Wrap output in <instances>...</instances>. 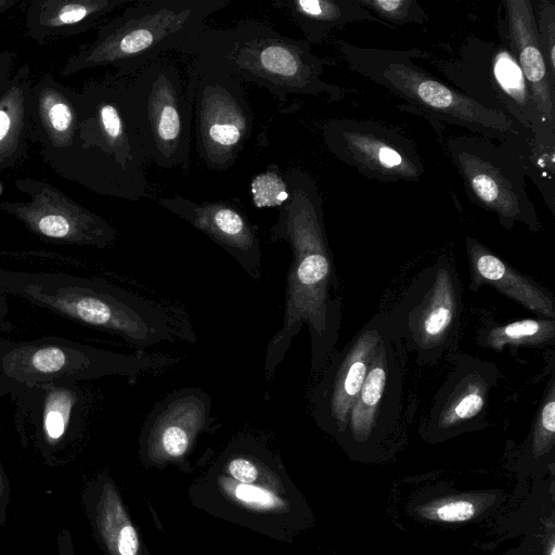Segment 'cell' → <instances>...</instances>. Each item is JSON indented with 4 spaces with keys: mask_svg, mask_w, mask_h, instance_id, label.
I'll use <instances>...</instances> for the list:
<instances>
[{
    "mask_svg": "<svg viewBox=\"0 0 555 555\" xmlns=\"http://www.w3.org/2000/svg\"><path fill=\"white\" fill-rule=\"evenodd\" d=\"M188 75L197 154L208 169L225 171L253 134L246 93L240 80L196 56L188 63Z\"/></svg>",
    "mask_w": 555,
    "mask_h": 555,
    "instance_id": "cell-6",
    "label": "cell"
},
{
    "mask_svg": "<svg viewBox=\"0 0 555 555\" xmlns=\"http://www.w3.org/2000/svg\"><path fill=\"white\" fill-rule=\"evenodd\" d=\"M156 203L182 218L222 247L254 279L261 268L260 241L240 208L224 201L194 202L176 194Z\"/></svg>",
    "mask_w": 555,
    "mask_h": 555,
    "instance_id": "cell-11",
    "label": "cell"
},
{
    "mask_svg": "<svg viewBox=\"0 0 555 555\" xmlns=\"http://www.w3.org/2000/svg\"><path fill=\"white\" fill-rule=\"evenodd\" d=\"M491 74L505 105L526 129L535 134L541 146L553 143L554 128L540 115L529 85L512 52L496 50L491 61Z\"/></svg>",
    "mask_w": 555,
    "mask_h": 555,
    "instance_id": "cell-16",
    "label": "cell"
},
{
    "mask_svg": "<svg viewBox=\"0 0 555 555\" xmlns=\"http://www.w3.org/2000/svg\"><path fill=\"white\" fill-rule=\"evenodd\" d=\"M211 408L209 395L199 387L168 393L152 408L142 428L150 452L171 459L183 456L211 422Z\"/></svg>",
    "mask_w": 555,
    "mask_h": 555,
    "instance_id": "cell-13",
    "label": "cell"
},
{
    "mask_svg": "<svg viewBox=\"0 0 555 555\" xmlns=\"http://www.w3.org/2000/svg\"><path fill=\"white\" fill-rule=\"evenodd\" d=\"M231 0H143L108 24L90 60L122 72L140 70L169 51H179L207 28L210 15Z\"/></svg>",
    "mask_w": 555,
    "mask_h": 555,
    "instance_id": "cell-5",
    "label": "cell"
},
{
    "mask_svg": "<svg viewBox=\"0 0 555 555\" xmlns=\"http://www.w3.org/2000/svg\"><path fill=\"white\" fill-rule=\"evenodd\" d=\"M367 9L374 11L379 17L396 25L409 22L423 23L426 15L413 0H358Z\"/></svg>",
    "mask_w": 555,
    "mask_h": 555,
    "instance_id": "cell-23",
    "label": "cell"
},
{
    "mask_svg": "<svg viewBox=\"0 0 555 555\" xmlns=\"http://www.w3.org/2000/svg\"><path fill=\"white\" fill-rule=\"evenodd\" d=\"M11 500V486L0 457V529L5 525L7 511Z\"/></svg>",
    "mask_w": 555,
    "mask_h": 555,
    "instance_id": "cell-32",
    "label": "cell"
},
{
    "mask_svg": "<svg viewBox=\"0 0 555 555\" xmlns=\"http://www.w3.org/2000/svg\"><path fill=\"white\" fill-rule=\"evenodd\" d=\"M374 360L373 365L372 358V366L367 371L363 386L348 416L353 433L360 436H365L370 431L376 408L386 387L387 370L384 354L376 353Z\"/></svg>",
    "mask_w": 555,
    "mask_h": 555,
    "instance_id": "cell-19",
    "label": "cell"
},
{
    "mask_svg": "<svg viewBox=\"0 0 555 555\" xmlns=\"http://www.w3.org/2000/svg\"><path fill=\"white\" fill-rule=\"evenodd\" d=\"M454 313L453 298L444 278L438 281L436 291L420 320L421 334L426 343L440 339L449 328Z\"/></svg>",
    "mask_w": 555,
    "mask_h": 555,
    "instance_id": "cell-21",
    "label": "cell"
},
{
    "mask_svg": "<svg viewBox=\"0 0 555 555\" xmlns=\"http://www.w3.org/2000/svg\"><path fill=\"white\" fill-rule=\"evenodd\" d=\"M288 198L279 207L270 228L273 242H286L292 261L285 289L281 328L264 354L267 380L274 375L294 337L307 325L311 337L313 371L323 364L334 336V302L330 298L332 260L323 223L322 198L314 180L305 171L283 173Z\"/></svg>",
    "mask_w": 555,
    "mask_h": 555,
    "instance_id": "cell-1",
    "label": "cell"
},
{
    "mask_svg": "<svg viewBox=\"0 0 555 555\" xmlns=\"http://www.w3.org/2000/svg\"><path fill=\"white\" fill-rule=\"evenodd\" d=\"M324 140L338 158L382 180H415L422 171L416 157L386 131L332 121L324 128Z\"/></svg>",
    "mask_w": 555,
    "mask_h": 555,
    "instance_id": "cell-12",
    "label": "cell"
},
{
    "mask_svg": "<svg viewBox=\"0 0 555 555\" xmlns=\"http://www.w3.org/2000/svg\"><path fill=\"white\" fill-rule=\"evenodd\" d=\"M235 496L240 501L260 509H272L282 504L281 500L267 489L245 483L235 488Z\"/></svg>",
    "mask_w": 555,
    "mask_h": 555,
    "instance_id": "cell-28",
    "label": "cell"
},
{
    "mask_svg": "<svg viewBox=\"0 0 555 555\" xmlns=\"http://www.w3.org/2000/svg\"><path fill=\"white\" fill-rule=\"evenodd\" d=\"M485 403L482 391L477 387H469L455 401L452 408L447 411L444 423L450 425L460 421L476 416Z\"/></svg>",
    "mask_w": 555,
    "mask_h": 555,
    "instance_id": "cell-26",
    "label": "cell"
},
{
    "mask_svg": "<svg viewBox=\"0 0 555 555\" xmlns=\"http://www.w3.org/2000/svg\"><path fill=\"white\" fill-rule=\"evenodd\" d=\"M254 205L262 207H280L288 198L287 184L275 169H268L256 176L251 182Z\"/></svg>",
    "mask_w": 555,
    "mask_h": 555,
    "instance_id": "cell-22",
    "label": "cell"
},
{
    "mask_svg": "<svg viewBox=\"0 0 555 555\" xmlns=\"http://www.w3.org/2000/svg\"><path fill=\"white\" fill-rule=\"evenodd\" d=\"M48 117L51 126L56 131L67 130L72 122L70 109L65 103L62 102L55 103L50 107Z\"/></svg>",
    "mask_w": 555,
    "mask_h": 555,
    "instance_id": "cell-31",
    "label": "cell"
},
{
    "mask_svg": "<svg viewBox=\"0 0 555 555\" xmlns=\"http://www.w3.org/2000/svg\"><path fill=\"white\" fill-rule=\"evenodd\" d=\"M0 289L81 325L117 335L142 349L164 341L196 343L188 317L178 308L102 279L0 269Z\"/></svg>",
    "mask_w": 555,
    "mask_h": 555,
    "instance_id": "cell-2",
    "label": "cell"
},
{
    "mask_svg": "<svg viewBox=\"0 0 555 555\" xmlns=\"http://www.w3.org/2000/svg\"><path fill=\"white\" fill-rule=\"evenodd\" d=\"M139 539L135 529L126 521L118 534L113 555H137Z\"/></svg>",
    "mask_w": 555,
    "mask_h": 555,
    "instance_id": "cell-30",
    "label": "cell"
},
{
    "mask_svg": "<svg viewBox=\"0 0 555 555\" xmlns=\"http://www.w3.org/2000/svg\"><path fill=\"white\" fill-rule=\"evenodd\" d=\"M272 4L286 12L301 29L306 41L320 43L327 34L359 20H374L358 1L276 0Z\"/></svg>",
    "mask_w": 555,
    "mask_h": 555,
    "instance_id": "cell-17",
    "label": "cell"
},
{
    "mask_svg": "<svg viewBox=\"0 0 555 555\" xmlns=\"http://www.w3.org/2000/svg\"><path fill=\"white\" fill-rule=\"evenodd\" d=\"M24 448L33 442L49 465L62 464L81 437L90 399L79 383H42L7 395Z\"/></svg>",
    "mask_w": 555,
    "mask_h": 555,
    "instance_id": "cell-8",
    "label": "cell"
},
{
    "mask_svg": "<svg viewBox=\"0 0 555 555\" xmlns=\"http://www.w3.org/2000/svg\"><path fill=\"white\" fill-rule=\"evenodd\" d=\"M227 468L232 478L241 483L251 485L258 478L257 465L246 456L230 459Z\"/></svg>",
    "mask_w": 555,
    "mask_h": 555,
    "instance_id": "cell-29",
    "label": "cell"
},
{
    "mask_svg": "<svg viewBox=\"0 0 555 555\" xmlns=\"http://www.w3.org/2000/svg\"><path fill=\"white\" fill-rule=\"evenodd\" d=\"M535 24L547 72L555 85V8L552 2H541Z\"/></svg>",
    "mask_w": 555,
    "mask_h": 555,
    "instance_id": "cell-24",
    "label": "cell"
},
{
    "mask_svg": "<svg viewBox=\"0 0 555 555\" xmlns=\"http://www.w3.org/2000/svg\"><path fill=\"white\" fill-rule=\"evenodd\" d=\"M180 52L264 88L280 101L292 94L338 95L335 86L322 80L324 60L310 44L266 23L245 20L227 28H206Z\"/></svg>",
    "mask_w": 555,
    "mask_h": 555,
    "instance_id": "cell-3",
    "label": "cell"
},
{
    "mask_svg": "<svg viewBox=\"0 0 555 555\" xmlns=\"http://www.w3.org/2000/svg\"><path fill=\"white\" fill-rule=\"evenodd\" d=\"M56 544L59 555H75L73 538L68 529L65 528L59 532Z\"/></svg>",
    "mask_w": 555,
    "mask_h": 555,
    "instance_id": "cell-33",
    "label": "cell"
},
{
    "mask_svg": "<svg viewBox=\"0 0 555 555\" xmlns=\"http://www.w3.org/2000/svg\"><path fill=\"white\" fill-rule=\"evenodd\" d=\"M10 128V118L9 116L0 111V140L8 133Z\"/></svg>",
    "mask_w": 555,
    "mask_h": 555,
    "instance_id": "cell-35",
    "label": "cell"
},
{
    "mask_svg": "<svg viewBox=\"0 0 555 555\" xmlns=\"http://www.w3.org/2000/svg\"><path fill=\"white\" fill-rule=\"evenodd\" d=\"M374 77L398 96L444 121L467 127L489 139H513L519 134L505 114L453 90L409 61H383L382 69Z\"/></svg>",
    "mask_w": 555,
    "mask_h": 555,
    "instance_id": "cell-10",
    "label": "cell"
},
{
    "mask_svg": "<svg viewBox=\"0 0 555 555\" xmlns=\"http://www.w3.org/2000/svg\"><path fill=\"white\" fill-rule=\"evenodd\" d=\"M554 336V322L540 320H520L495 327L487 336V345L501 349L513 344H539Z\"/></svg>",
    "mask_w": 555,
    "mask_h": 555,
    "instance_id": "cell-20",
    "label": "cell"
},
{
    "mask_svg": "<svg viewBox=\"0 0 555 555\" xmlns=\"http://www.w3.org/2000/svg\"><path fill=\"white\" fill-rule=\"evenodd\" d=\"M177 362L163 353L126 354L64 337L0 340V396L42 383H80L108 376L138 377Z\"/></svg>",
    "mask_w": 555,
    "mask_h": 555,
    "instance_id": "cell-4",
    "label": "cell"
},
{
    "mask_svg": "<svg viewBox=\"0 0 555 555\" xmlns=\"http://www.w3.org/2000/svg\"><path fill=\"white\" fill-rule=\"evenodd\" d=\"M133 115L147 157L160 168L188 169L192 105L179 68L157 60L130 86Z\"/></svg>",
    "mask_w": 555,
    "mask_h": 555,
    "instance_id": "cell-7",
    "label": "cell"
},
{
    "mask_svg": "<svg viewBox=\"0 0 555 555\" xmlns=\"http://www.w3.org/2000/svg\"><path fill=\"white\" fill-rule=\"evenodd\" d=\"M472 267L480 280L537 313L554 318L552 300L534 285L514 272L506 263L478 243H469Z\"/></svg>",
    "mask_w": 555,
    "mask_h": 555,
    "instance_id": "cell-18",
    "label": "cell"
},
{
    "mask_svg": "<svg viewBox=\"0 0 555 555\" xmlns=\"http://www.w3.org/2000/svg\"><path fill=\"white\" fill-rule=\"evenodd\" d=\"M452 158L473 197L504 221L537 225V216L521 177L522 163L516 164L489 138L450 140Z\"/></svg>",
    "mask_w": 555,
    "mask_h": 555,
    "instance_id": "cell-9",
    "label": "cell"
},
{
    "mask_svg": "<svg viewBox=\"0 0 555 555\" xmlns=\"http://www.w3.org/2000/svg\"><path fill=\"white\" fill-rule=\"evenodd\" d=\"M12 327L9 321V304L7 295L0 289V330L8 331Z\"/></svg>",
    "mask_w": 555,
    "mask_h": 555,
    "instance_id": "cell-34",
    "label": "cell"
},
{
    "mask_svg": "<svg viewBox=\"0 0 555 555\" xmlns=\"http://www.w3.org/2000/svg\"><path fill=\"white\" fill-rule=\"evenodd\" d=\"M555 434V400L554 388H551L548 399L544 403L537 424L534 448L540 451L547 442H553Z\"/></svg>",
    "mask_w": 555,
    "mask_h": 555,
    "instance_id": "cell-27",
    "label": "cell"
},
{
    "mask_svg": "<svg viewBox=\"0 0 555 555\" xmlns=\"http://www.w3.org/2000/svg\"><path fill=\"white\" fill-rule=\"evenodd\" d=\"M509 46L540 115L555 127V90L541 50L535 16L528 0L505 2Z\"/></svg>",
    "mask_w": 555,
    "mask_h": 555,
    "instance_id": "cell-15",
    "label": "cell"
},
{
    "mask_svg": "<svg viewBox=\"0 0 555 555\" xmlns=\"http://www.w3.org/2000/svg\"><path fill=\"white\" fill-rule=\"evenodd\" d=\"M377 341L376 333L362 335L343 361L324 375L312 396V414L320 424L341 430L348 423Z\"/></svg>",
    "mask_w": 555,
    "mask_h": 555,
    "instance_id": "cell-14",
    "label": "cell"
},
{
    "mask_svg": "<svg viewBox=\"0 0 555 555\" xmlns=\"http://www.w3.org/2000/svg\"><path fill=\"white\" fill-rule=\"evenodd\" d=\"M476 511L474 502L454 499L428 505L424 509V515L428 519L453 522L473 518Z\"/></svg>",
    "mask_w": 555,
    "mask_h": 555,
    "instance_id": "cell-25",
    "label": "cell"
}]
</instances>
